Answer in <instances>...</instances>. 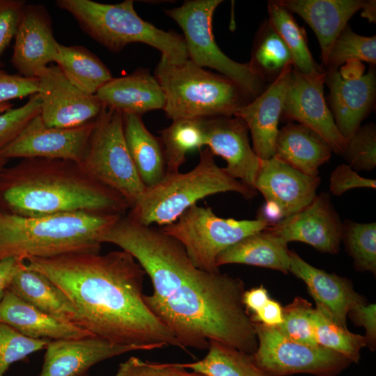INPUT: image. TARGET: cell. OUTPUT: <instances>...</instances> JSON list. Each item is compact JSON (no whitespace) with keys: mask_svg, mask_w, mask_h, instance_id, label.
I'll return each instance as SVG.
<instances>
[{"mask_svg":"<svg viewBox=\"0 0 376 376\" xmlns=\"http://www.w3.org/2000/svg\"><path fill=\"white\" fill-rule=\"evenodd\" d=\"M248 63L256 76L271 83L286 65L292 64L289 49L268 20L261 24L256 33Z\"/></svg>","mask_w":376,"mask_h":376,"instance_id":"obj_33","label":"cell"},{"mask_svg":"<svg viewBox=\"0 0 376 376\" xmlns=\"http://www.w3.org/2000/svg\"><path fill=\"white\" fill-rule=\"evenodd\" d=\"M166 173L179 171L186 162V154L205 146L203 118H180L160 131Z\"/></svg>","mask_w":376,"mask_h":376,"instance_id":"obj_34","label":"cell"},{"mask_svg":"<svg viewBox=\"0 0 376 376\" xmlns=\"http://www.w3.org/2000/svg\"><path fill=\"white\" fill-rule=\"evenodd\" d=\"M13 107V104L10 102L0 103V113H3Z\"/></svg>","mask_w":376,"mask_h":376,"instance_id":"obj_51","label":"cell"},{"mask_svg":"<svg viewBox=\"0 0 376 376\" xmlns=\"http://www.w3.org/2000/svg\"><path fill=\"white\" fill-rule=\"evenodd\" d=\"M357 60L338 68L325 69L324 83L329 89V102L335 124L345 141L361 126L373 107L376 74L373 66Z\"/></svg>","mask_w":376,"mask_h":376,"instance_id":"obj_12","label":"cell"},{"mask_svg":"<svg viewBox=\"0 0 376 376\" xmlns=\"http://www.w3.org/2000/svg\"><path fill=\"white\" fill-rule=\"evenodd\" d=\"M289 272L302 280L315 304L323 306L340 324L347 327L349 311L367 303L350 280L310 265L295 251L289 250Z\"/></svg>","mask_w":376,"mask_h":376,"instance_id":"obj_22","label":"cell"},{"mask_svg":"<svg viewBox=\"0 0 376 376\" xmlns=\"http://www.w3.org/2000/svg\"><path fill=\"white\" fill-rule=\"evenodd\" d=\"M8 290L39 310L79 327L76 309L64 292L44 274L27 268L25 263Z\"/></svg>","mask_w":376,"mask_h":376,"instance_id":"obj_29","label":"cell"},{"mask_svg":"<svg viewBox=\"0 0 376 376\" xmlns=\"http://www.w3.org/2000/svg\"><path fill=\"white\" fill-rule=\"evenodd\" d=\"M329 187L332 194L338 196L355 188L375 189L376 180L359 175L348 164H340L331 173Z\"/></svg>","mask_w":376,"mask_h":376,"instance_id":"obj_44","label":"cell"},{"mask_svg":"<svg viewBox=\"0 0 376 376\" xmlns=\"http://www.w3.org/2000/svg\"><path fill=\"white\" fill-rule=\"evenodd\" d=\"M123 125L125 143L140 179L146 188L157 184L166 174L160 138L147 129L142 116L124 113Z\"/></svg>","mask_w":376,"mask_h":376,"instance_id":"obj_28","label":"cell"},{"mask_svg":"<svg viewBox=\"0 0 376 376\" xmlns=\"http://www.w3.org/2000/svg\"><path fill=\"white\" fill-rule=\"evenodd\" d=\"M37 78L40 116L47 126L79 127L94 120L104 107L95 95L86 93L71 84L56 65L46 67Z\"/></svg>","mask_w":376,"mask_h":376,"instance_id":"obj_16","label":"cell"},{"mask_svg":"<svg viewBox=\"0 0 376 376\" xmlns=\"http://www.w3.org/2000/svg\"><path fill=\"white\" fill-rule=\"evenodd\" d=\"M277 2L300 16L313 30L318 40L322 62L326 65L335 40L364 0H279Z\"/></svg>","mask_w":376,"mask_h":376,"instance_id":"obj_25","label":"cell"},{"mask_svg":"<svg viewBox=\"0 0 376 376\" xmlns=\"http://www.w3.org/2000/svg\"><path fill=\"white\" fill-rule=\"evenodd\" d=\"M342 242L360 272H376V223L343 222Z\"/></svg>","mask_w":376,"mask_h":376,"instance_id":"obj_36","label":"cell"},{"mask_svg":"<svg viewBox=\"0 0 376 376\" xmlns=\"http://www.w3.org/2000/svg\"><path fill=\"white\" fill-rule=\"evenodd\" d=\"M50 341L48 339L29 338L0 322V376H4L13 363L45 349Z\"/></svg>","mask_w":376,"mask_h":376,"instance_id":"obj_39","label":"cell"},{"mask_svg":"<svg viewBox=\"0 0 376 376\" xmlns=\"http://www.w3.org/2000/svg\"><path fill=\"white\" fill-rule=\"evenodd\" d=\"M122 216L79 211L23 217L0 210V260L100 253V237Z\"/></svg>","mask_w":376,"mask_h":376,"instance_id":"obj_4","label":"cell"},{"mask_svg":"<svg viewBox=\"0 0 376 376\" xmlns=\"http://www.w3.org/2000/svg\"><path fill=\"white\" fill-rule=\"evenodd\" d=\"M27 268L49 279L76 309L79 326L119 345L152 350L181 345L143 301L144 270L125 251L31 258Z\"/></svg>","mask_w":376,"mask_h":376,"instance_id":"obj_1","label":"cell"},{"mask_svg":"<svg viewBox=\"0 0 376 376\" xmlns=\"http://www.w3.org/2000/svg\"><path fill=\"white\" fill-rule=\"evenodd\" d=\"M227 191L238 193L247 200L257 195L254 189L219 166L207 148L200 151L199 162L192 170L166 173L157 184L146 188L127 217L143 226L162 227L175 221L198 201Z\"/></svg>","mask_w":376,"mask_h":376,"instance_id":"obj_5","label":"cell"},{"mask_svg":"<svg viewBox=\"0 0 376 376\" xmlns=\"http://www.w3.org/2000/svg\"><path fill=\"white\" fill-rule=\"evenodd\" d=\"M79 166L91 178L120 194L130 209L146 189L129 153L123 114L118 111L104 107L95 118Z\"/></svg>","mask_w":376,"mask_h":376,"instance_id":"obj_8","label":"cell"},{"mask_svg":"<svg viewBox=\"0 0 376 376\" xmlns=\"http://www.w3.org/2000/svg\"><path fill=\"white\" fill-rule=\"evenodd\" d=\"M324 77L325 72L309 75L292 68L281 118L311 128L329 144L333 152L342 155L346 141L336 127L324 96Z\"/></svg>","mask_w":376,"mask_h":376,"instance_id":"obj_15","label":"cell"},{"mask_svg":"<svg viewBox=\"0 0 376 376\" xmlns=\"http://www.w3.org/2000/svg\"><path fill=\"white\" fill-rule=\"evenodd\" d=\"M270 226L256 219L237 220L218 217L210 207L191 206L174 222L160 227L184 247L194 265L205 272H218L216 260L225 249Z\"/></svg>","mask_w":376,"mask_h":376,"instance_id":"obj_9","label":"cell"},{"mask_svg":"<svg viewBox=\"0 0 376 376\" xmlns=\"http://www.w3.org/2000/svg\"><path fill=\"white\" fill-rule=\"evenodd\" d=\"M268 21L289 49L293 69L309 75H320L325 69L313 59L308 49L306 33L292 13L277 1L267 2Z\"/></svg>","mask_w":376,"mask_h":376,"instance_id":"obj_31","label":"cell"},{"mask_svg":"<svg viewBox=\"0 0 376 376\" xmlns=\"http://www.w3.org/2000/svg\"><path fill=\"white\" fill-rule=\"evenodd\" d=\"M258 347L253 354L256 363L270 376L304 373L315 376H336L352 362L321 345L292 340L276 327L253 322Z\"/></svg>","mask_w":376,"mask_h":376,"instance_id":"obj_11","label":"cell"},{"mask_svg":"<svg viewBox=\"0 0 376 376\" xmlns=\"http://www.w3.org/2000/svg\"><path fill=\"white\" fill-rule=\"evenodd\" d=\"M286 243L268 226L250 235L223 251L217 258L218 267L226 264H244L289 272Z\"/></svg>","mask_w":376,"mask_h":376,"instance_id":"obj_27","label":"cell"},{"mask_svg":"<svg viewBox=\"0 0 376 376\" xmlns=\"http://www.w3.org/2000/svg\"><path fill=\"white\" fill-rule=\"evenodd\" d=\"M355 171H370L376 166V127L373 123L360 126L346 141L342 155Z\"/></svg>","mask_w":376,"mask_h":376,"instance_id":"obj_40","label":"cell"},{"mask_svg":"<svg viewBox=\"0 0 376 376\" xmlns=\"http://www.w3.org/2000/svg\"><path fill=\"white\" fill-rule=\"evenodd\" d=\"M268 228L286 243L304 242L322 253H337L342 242L343 221L326 192L317 194L304 208Z\"/></svg>","mask_w":376,"mask_h":376,"instance_id":"obj_17","label":"cell"},{"mask_svg":"<svg viewBox=\"0 0 376 376\" xmlns=\"http://www.w3.org/2000/svg\"><path fill=\"white\" fill-rule=\"evenodd\" d=\"M347 316L355 325L362 326L366 331V346L372 351L376 347V306L375 304H362L352 308Z\"/></svg>","mask_w":376,"mask_h":376,"instance_id":"obj_46","label":"cell"},{"mask_svg":"<svg viewBox=\"0 0 376 376\" xmlns=\"http://www.w3.org/2000/svg\"><path fill=\"white\" fill-rule=\"evenodd\" d=\"M0 198L8 212L38 217L79 211L123 215L130 208L115 191L97 182L75 162L28 158L2 172Z\"/></svg>","mask_w":376,"mask_h":376,"instance_id":"obj_3","label":"cell"},{"mask_svg":"<svg viewBox=\"0 0 376 376\" xmlns=\"http://www.w3.org/2000/svg\"><path fill=\"white\" fill-rule=\"evenodd\" d=\"M95 120L79 127L59 128L45 125L39 114L0 150V157L7 160L16 157L63 159L80 164Z\"/></svg>","mask_w":376,"mask_h":376,"instance_id":"obj_14","label":"cell"},{"mask_svg":"<svg viewBox=\"0 0 376 376\" xmlns=\"http://www.w3.org/2000/svg\"><path fill=\"white\" fill-rule=\"evenodd\" d=\"M38 376H84L93 365L139 347L119 345L97 337L51 340Z\"/></svg>","mask_w":376,"mask_h":376,"instance_id":"obj_21","label":"cell"},{"mask_svg":"<svg viewBox=\"0 0 376 376\" xmlns=\"http://www.w3.org/2000/svg\"><path fill=\"white\" fill-rule=\"evenodd\" d=\"M7 159L0 157V170L2 169V166L6 162Z\"/></svg>","mask_w":376,"mask_h":376,"instance_id":"obj_52","label":"cell"},{"mask_svg":"<svg viewBox=\"0 0 376 376\" xmlns=\"http://www.w3.org/2000/svg\"><path fill=\"white\" fill-rule=\"evenodd\" d=\"M352 60L375 65L376 36H360L347 25L333 44L324 67L338 68Z\"/></svg>","mask_w":376,"mask_h":376,"instance_id":"obj_37","label":"cell"},{"mask_svg":"<svg viewBox=\"0 0 376 376\" xmlns=\"http://www.w3.org/2000/svg\"><path fill=\"white\" fill-rule=\"evenodd\" d=\"M115 376H205L189 372L178 363H166L143 361L135 357H130L119 365Z\"/></svg>","mask_w":376,"mask_h":376,"instance_id":"obj_42","label":"cell"},{"mask_svg":"<svg viewBox=\"0 0 376 376\" xmlns=\"http://www.w3.org/2000/svg\"><path fill=\"white\" fill-rule=\"evenodd\" d=\"M292 68V63L286 65L262 93L234 114L247 125L251 136L253 150L261 160L268 159L274 155L278 125Z\"/></svg>","mask_w":376,"mask_h":376,"instance_id":"obj_20","label":"cell"},{"mask_svg":"<svg viewBox=\"0 0 376 376\" xmlns=\"http://www.w3.org/2000/svg\"><path fill=\"white\" fill-rule=\"evenodd\" d=\"M24 263V260L15 257L0 260V302L13 277Z\"/></svg>","mask_w":376,"mask_h":376,"instance_id":"obj_48","label":"cell"},{"mask_svg":"<svg viewBox=\"0 0 376 376\" xmlns=\"http://www.w3.org/2000/svg\"><path fill=\"white\" fill-rule=\"evenodd\" d=\"M25 5L21 0H0V68L3 65L1 56L15 37Z\"/></svg>","mask_w":376,"mask_h":376,"instance_id":"obj_43","label":"cell"},{"mask_svg":"<svg viewBox=\"0 0 376 376\" xmlns=\"http://www.w3.org/2000/svg\"><path fill=\"white\" fill-rule=\"evenodd\" d=\"M14 39L11 63L19 75L37 78L54 62L59 43L54 36L52 19L44 6L26 3Z\"/></svg>","mask_w":376,"mask_h":376,"instance_id":"obj_19","label":"cell"},{"mask_svg":"<svg viewBox=\"0 0 376 376\" xmlns=\"http://www.w3.org/2000/svg\"><path fill=\"white\" fill-rule=\"evenodd\" d=\"M180 364L205 376H270L258 366L252 354L214 340L210 341L203 359Z\"/></svg>","mask_w":376,"mask_h":376,"instance_id":"obj_32","label":"cell"},{"mask_svg":"<svg viewBox=\"0 0 376 376\" xmlns=\"http://www.w3.org/2000/svg\"><path fill=\"white\" fill-rule=\"evenodd\" d=\"M154 76L164 93L163 110L172 120L234 116L252 100L229 78L189 59L174 64L161 56Z\"/></svg>","mask_w":376,"mask_h":376,"instance_id":"obj_6","label":"cell"},{"mask_svg":"<svg viewBox=\"0 0 376 376\" xmlns=\"http://www.w3.org/2000/svg\"><path fill=\"white\" fill-rule=\"evenodd\" d=\"M332 152L317 132L290 122L279 130L274 156L304 174L318 177L320 166L329 160Z\"/></svg>","mask_w":376,"mask_h":376,"instance_id":"obj_26","label":"cell"},{"mask_svg":"<svg viewBox=\"0 0 376 376\" xmlns=\"http://www.w3.org/2000/svg\"><path fill=\"white\" fill-rule=\"evenodd\" d=\"M54 62L71 84L90 95H95L113 77L105 64L83 46L58 44Z\"/></svg>","mask_w":376,"mask_h":376,"instance_id":"obj_30","label":"cell"},{"mask_svg":"<svg viewBox=\"0 0 376 376\" xmlns=\"http://www.w3.org/2000/svg\"><path fill=\"white\" fill-rule=\"evenodd\" d=\"M38 91V79L0 70V103L31 96Z\"/></svg>","mask_w":376,"mask_h":376,"instance_id":"obj_45","label":"cell"},{"mask_svg":"<svg viewBox=\"0 0 376 376\" xmlns=\"http://www.w3.org/2000/svg\"><path fill=\"white\" fill-rule=\"evenodd\" d=\"M250 318L253 322L277 327L283 321V307L278 301L269 298L257 313L250 315Z\"/></svg>","mask_w":376,"mask_h":376,"instance_id":"obj_47","label":"cell"},{"mask_svg":"<svg viewBox=\"0 0 376 376\" xmlns=\"http://www.w3.org/2000/svg\"><path fill=\"white\" fill-rule=\"evenodd\" d=\"M312 304L306 299L297 297L283 307V321L276 327L286 338L310 345H318L312 322Z\"/></svg>","mask_w":376,"mask_h":376,"instance_id":"obj_38","label":"cell"},{"mask_svg":"<svg viewBox=\"0 0 376 376\" xmlns=\"http://www.w3.org/2000/svg\"><path fill=\"white\" fill-rule=\"evenodd\" d=\"M361 16L366 18L370 22L376 21V1L375 0L365 1L363 6Z\"/></svg>","mask_w":376,"mask_h":376,"instance_id":"obj_50","label":"cell"},{"mask_svg":"<svg viewBox=\"0 0 376 376\" xmlns=\"http://www.w3.org/2000/svg\"><path fill=\"white\" fill-rule=\"evenodd\" d=\"M221 0H188L179 7L165 10L183 31L188 59L201 68L217 70L235 82L252 100L263 92L265 81L251 70L227 56L217 45L212 17Z\"/></svg>","mask_w":376,"mask_h":376,"instance_id":"obj_10","label":"cell"},{"mask_svg":"<svg viewBox=\"0 0 376 376\" xmlns=\"http://www.w3.org/2000/svg\"><path fill=\"white\" fill-rule=\"evenodd\" d=\"M41 101L39 94L30 96L22 106L0 113V150L13 141L29 122L39 115Z\"/></svg>","mask_w":376,"mask_h":376,"instance_id":"obj_41","label":"cell"},{"mask_svg":"<svg viewBox=\"0 0 376 376\" xmlns=\"http://www.w3.org/2000/svg\"><path fill=\"white\" fill-rule=\"evenodd\" d=\"M203 122L205 146L226 161L228 174L254 189L261 159L250 146L246 123L233 116L203 118Z\"/></svg>","mask_w":376,"mask_h":376,"instance_id":"obj_18","label":"cell"},{"mask_svg":"<svg viewBox=\"0 0 376 376\" xmlns=\"http://www.w3.org/2000/svg\"><path fill=\"white\" fill-rule=\"evenodd\" d=\"M320 178L301 173L277 157L260 161L254 189L264 196L265 205L257 219L270 225L307 206L317 195Z\"/></svg>","mask_w":376,"mask_h":376,"instance_id":"obj_13","label":"cell"},{"mask_svg":"<svg viewBox=\"0 0 376 376\" xmlns=\"http://www.w3.org/2000/svg\"><path fill=\"white\" fill-rule=\"evenodd\" d=\"M56 3L70 13L86 33L113 52L121 51L130 43L140 42L158 49L161 56L171 63L179 64L188 59L183 36L159 29L143 19L132 0L116 4L57 0Z\"/></svg>","mask_w":376,"mask_h":376,"instance_id":"obj_7","label":"cell"},{"mask_svg":"<svg viewBox=\"0 0 376 376\" xmlns=\"http://www.w3.org/2000/svg\"><path fill=\"white\" fill-rule=\"evenodd\" d=\"M311 318L318 345L344 356L352 362L359 361L360 351L366 346L364 336L352 333L338 323L319 304L313 308Z\"/></svg>","mask_w":376,"mask_h":376,"instance_id":"obj_35","label":"cell"},{"mask_svg":"<svg viewBox=\"0 0 376 376\" xmlns=\"http://www.w3.org/2000/svg\"><path fill=\"white\" fill-rule=\"evenodd\" d=\"M95 95L107 109L142 116L165 105L164 91L158 81L147 69H139L120 77H113Z\"/></svg>","mask_w":376,"mask_h":376,"instance_id":"obj_23","label":"cell"},{"mask_svg":"<svg viewBox=\"0 0 376 376\" xmlns=\"http://www.w3.org/2000/svg\"><path fill=\"white\" fill-rule=\"evenodd\" d=\"M244 283L226 273L198 269L168 295H143L149 310L173 333L182 350L208 349L214 340L253 354L258 339L243 303Z\"/></svg>","mask_w":376,"mask_h":376,"instance_id":"obj_2","label":"cell"},{"mask_svg":"<svg viewBox=\"0 0 376 376\" xmlns=\"http://www.w3.org/2000/svg\"><path fill=\"white\" fill-rule=\"evenodd\" d=\"M269 299L266 288L263 285L245 290L242 297V303L249 315L257 313Z\"/></svg>","mask_w":376,"mask_h":376,"instance_id":"obj_49","label":"cell"},{"mask_svg":"<svg viewBox=\"0 0 376 376\" xmlns=\"http://www.w3.org/2000/svg\"><path fill=\"white\" fill-rule=\"evenodd\" d=\"M84 376H90V375H84Z\"/></svg>","mask_w":376,"mask_h":376,"instance_id":"obj_53","label":"cell"},{"mask_svg":"<svg viewBox=\"0 0 376 376\" xmlns=\"http://www.w3.org/2000/svg\"><path fill=\"white\" fill-rule=\"evenodd\" d=\"M0 322L34 339L55 340L95 337L81 327L39 310L8 289L0 302Z\"/></svg>","mask_w":376,"mask_h":376,"instance_id":"obj_24","label":"cell"}]
</instances>
